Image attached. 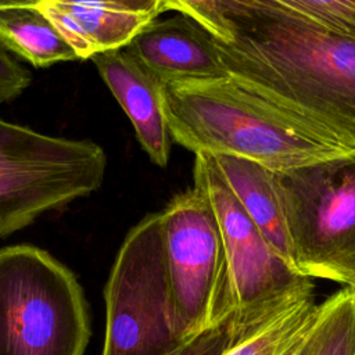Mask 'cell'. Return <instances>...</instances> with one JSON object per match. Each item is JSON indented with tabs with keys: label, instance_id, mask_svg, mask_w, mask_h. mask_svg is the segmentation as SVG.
<instances>
[{
	"label": "cell",
	"instance_id": "obj_7",
	"mask_svg": "<svg viewBox=\"0 0 355 355\" xmlns=\"http://www.w3.org/2000/svg\"><path fill=\"white\" fill-rule=\"evenodd\" d=\"M105 336L101 355H169L178 334L159 212L126 234L104 290Z\"/></svg>",
	"mask_w": 355,
	"mask_h": 355
},
{
	"label": "cell",
	"instance_id": "obj_15",
	"mask_svg": "<svg viewBox=\"0 0 355 355\" xmlns=\"http://www.w3.org/2000/svg\"><path fill=\"white\" fill-rule=\"evenodd\" d=\"M318 305L315 295L298 301L239 341L226 355H290L312 324Z\"/></svg>",
	"mask_w": 355,
	"mask_h": 355
},
{
	"label": "cell",
	"instance_id": "obj_10",
	"mask_svg": "<svg viewBox=\"0 0 355 355\" xmlns=\"http://www.w3.org/2000/svg\"><path fill=\"white\" fill-rule=\"evenodd\" d=\"M128 118L136 137L158 166L168 165L172 136L162 111V83L125 47L90 58Z\"/></svg>",
	"mask_w": 355,
	"mask_h": 355
},
{
	"label": "cell",
	"instance_id": "obj_11",
	"mask_svg": "<svg viewBox=\"0 0 355 355\" xmlns=\"http://www.w3.org/2000/svg\"><path fill=\"white\" fill-rule=\"evenodd\" d=\"M35 7L53 22L79 60L126 47L158 18L114 0H40Z\"/></svg>",
	"mask_w": 355,
	"mask_h": 355
},
{
	"label": "cell",
	"instance_id": "obj_3",
	"mask_svg": "<svg viewBox=\"0 0 355 355\" xmlns=\"http://www.w3.org/2000/svg\"><path fill=\"white\" fill-rule=\"evenodd\" d=\"M92 327L76 276L31 244L0 248V355H83Z\"/></svg>",
	"mask_w": 355,
	"mask_h": 355
},
{
	"label": "cell",
	"instance_id": "obj_2",
	"mask_svg": "<svg viewBox=\"0 0 355 355\" xmlns=\"http://www.w3.org/2000/svg\"><path fill=\"white\" fill-rule=\"evenodd\" d=\"M162 111L172 140L194 154L234 155L276 172L355 151L229 76L164 83Z\"/></svg>",
	"mask_w": 355,
	"mask_h": 355
},
{
	"label": "cell",
	"instance_id": "obj_21",
	"mask_svg": "<svg viewBox=\"0 0 355 355\" xmlns=\"http://www.w3.org/2000/svg\"><path fill=\"white\" fill-rule=\"evenodd\" d=\"M40 0H0V7L8 6H36Z\"/></svg>",
	"mask_w": 355,
	"mask_h": 355
},
{
	"label": "cell",
	"instance_id": "obj_17",
	"mask_svg": "<svg viewBox=\"0 0 355 355\" xmlns=\"http://www.w3.org/2000/svg\"><path fill=\"white\" fill-rule=\"evenodd\" d=\"M176 11L201 25L215 39L229 42L232 31L225 14V0H158L155 12Z\"/></svg>",
	"mask_w": 355,
	"mask_h": 355
},
{
	"label": "cell",
	"instance_id": "obj_8",
	"mask_svg": "<svg viewBox=\"0 0 355 355\" xmlns=\"http://www.w3.org/2000/svg\"><path fill=\"white\" fill-rule=\"evenodd\" d=\"M178 334L183 343L230 313L222 234L205 193L193 186L159 212Z\"/></svg>",
	"mask_w": 355,
	"mask_h": 355
},
{
	"label": "cell",
	"instance_id": "obj_19",
	"mask_svg": "<svg viewBox=\"0 0 355 355\" xmlns=\"http://www.w3.org/2000/svg\"><path fill=\"white\" fill-rule=\"evenodd\" d=\"M29 71L0 44V103L18 97L31 83Z\"/></svg>",
	"mask_w": 355,
	"mask_h": 355
},
{
	"label": "cell",
	"instance_id": "obj_12",
	"mask_svg": "<svg viewBox=\"0 0 355 355\" xmlns=\"http://www.w3.org/2000/svg\"><path fill=\"white\" fill-rule=\"evenodd\" d=\"M211 155L250 218L273 248L294 266L293 250L276 187V171L247 158L225 154Z\"/></svg>",
	"mask_w": 355,
	"mask_h": 355
},
{
	"label": "cell",
	"instance_id": "obj_13",
	"mask_svg": "<svg viewBox=\"0 0 355 355\" xmlns=\"http://www.w3.org/2000/svg\"><path fill=\"white\" fill-rule=\"evenodd\" d=\"M0 44L37 68L79 60L53 22L35 6L0 7Z\"/></svg>",
	"mask_w": 355,
	"mask_h": 355
},
{
	"label": "cell",
	"instance_id": "obj_18",
	"mask_svg": "<svg viewBox=\"0 0 355 355\" xmlns=\"http://www.w3.org/2000/svg\"><path fill=\"white\" fill-rule=\"evenodd\" d=\"M243 338L236 331L233 316L193 337L169 355H226Z\"/></svg>",
	"mask_w": 355,
	"mask_h": 355
},
{
	"label": "cell",
	"instance_id": "obj_9",
	"mask_svg": "<svg viewBox=\"0 0 355 355\" xmlns=\"http://www.w3.org/2000/svg\"><path fill=\"white\" fill-rule=\"evenodd\" d=\"M125 49L162 85L227 78L215 37L179 12L165 19H153Z\"/></svg>",
	"mask_w": 355,
	"mask_h": 355
},
{
	"label": "cell",
	"instance_id": "obj_4",
	"mask_svg": "<svg viewBox=\"0 0 355 355\" xmlns=\"http://www.w3.org/2000/svg\"><path fill=\"white\" fill-rule=\"evenodd\" d=\"M193 179L208 197L222 234L227 298L241 338L263 327L301 300L315 295L304 276L266 240L243 208L208 153L194 154Z\"/></svg>",
	"mask_w": 355,
	"mask_h": 355
},
{
	"label": "cell",
	"instance_id": "obj_1",
	"mask_svg": "<svg viewBox=\"0 0 355 355\" xmlns=\"http://www.w3.org/2000/svg\"><path fill=\"white\" fill-rule=\"evenodd\" d=\"M229 78L355 150V37L272 0H225Z\"/></svg>",
	"mask_w": 355,
	"mask_h": 355
},
{
	"label": "cell",
	"instance_id": "obj_5",
	"mask_svg": "<svg viewBox=\"0 0 355 355\" xmlns=\"http://www.w3.org/2000/svg\"><path fill=\"white\" fill-rule=\"evenodd\" d=\"M294 266L355 288V151L276 172Z\"/></svg>",
	"mask_w": 355,
	"mask_h": 355
},
{
	"label": "cell",
	"instance_id": "obj_20",
	"mask_svg": "<svg viewBox=\"0 0 355 355\" xmlns=\"http://www.w3.org/2000/svg\"><path fill=\"white\" fill-rule=\"evenodd\" d=\"M114 1H116L118 4H121L129 10L140 11V12H150V14H154L155 17H158L155 12L158 0H114Z\"/></svg>",
	"mask_w": 355,
	"mask_h": 355
},
{
	"label": "cell",
	"instance_id": "obj_16",
	"mask_svg": "<svg viewBox=\"0 0 355 355\" xmlns=\"http://www.w3.org/2000/svg\"><path fill=\"white\" fill-rule=\"evenodd\" d=\"M316 24L355 37V0H272Z\"/></svg>",
	"mask_w": 355,
	"mask_h": 355
},
{
	"label": "cell",
	"instance_id": "obj_14",
	"mask_svg": "<svg viewBox=\"0 0 355 355\" xmlns=\"http://www.w3.org/2000/svg\"><path fill=\"white\" fill-rule=\"evenodd\" d=\"M290 355H355V288L344 287L318 305L316 316Z\"/></svg>",
	"mask_w": 355,
	"mask_h": 355
},
{
	"label": "cell",
	"instance_id": "obj_6",
	"mask_svg": "<svg viewBox=\"0 0 355 355\" xmlns=\"http://www.w3.org/2000/svg\"><path fill=\"white\" fill-rule=\"evenodd\" d=\"M105 169V151L92 140L0 119V239L98 190Z\"/></svg>",
	"mask_w": 355,
	"mask_h": 355
}]
</instances>
